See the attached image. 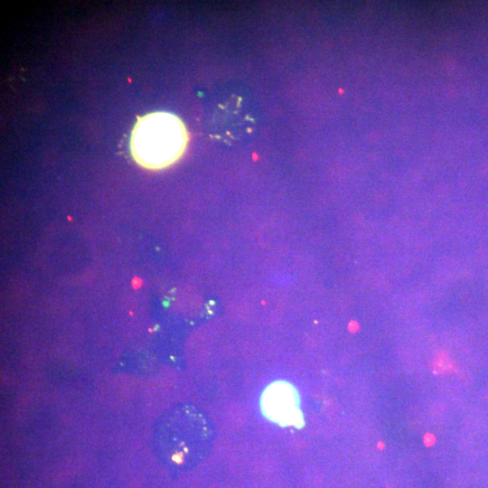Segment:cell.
<instances>
[{"instance_id": "1", "label": "cell", "mask_w": 488, "mask_h": 488, "mask_svg": "<svg viewBox=\"0 0 488 488\" xmlns=\"http://www.w3.org/2000/svg\"><path fill=\"white\" fill-rule=\"evenodd\" d=\"M213 429L207 417L192 405H179L160 418L154 447L164 461L188 465L202 459L211 448Z\"/></svg>"}, {"instance_id": "4", "label": "cell", "mask_w": 488, "mask_h": 488, "mask_svg": "<svg viewBox=\"0 0 488 488\" xmlns=\"http://www.w3.org/2000/svg\"><path fill=\"white\" fill-rule=\"evenodd\" d=\"M435 442V436L432 434H427L425 436V444L427 446H431Z\"/></svg>"}, {"instance_id": "3", "label": "cell", "mask_w": 488, "mask_h": 488, "mask_svg": "<svg viewBox=\"0 0 488 488\" xmlns=\"http://www.w3.org/2000/svg\"><path fill=\"white\" fill-rule=\"evenodd\" d=\"M261 408L263 413L277 424H301L298 394L287 382L276 381L267 387L261 397Z\"/></svg>"}, {"instance_id": "2", "label": "cell", "mask_w": 488, "mask_h": 488, "mask_svg": "<svg viewBox=\"0 0 488 488\" xmlns=\"http://www.w3.org/2000/svg\"><path fill=\"white\" fill-rule=\"evenodd\" d=\"M188 134L183 121L168 112H152L139 117L130 138L135 161L145 168L161 169L183 154Z\"/></svg>"}]
</instances>
